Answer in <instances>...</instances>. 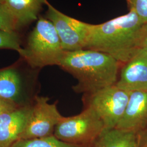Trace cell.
<instances>
[{
	"mask_svg": "<svg viewBox=\"0 0 147 147\" xmlns=\"http://www.w3.org/2000/svg\"><path fill=\"white\" fill-rule=\"evenodd\" d=\"M141 48L144 49L147 53V24L144 25L142 30Z\"/></svg>",
	"mask_w": 147,
	"mask_h": 147,
	"instance_id": "19",
	"label": "cell"
},
{
	"mask_svg": "<svg viewBox=\"0 0 147 147\" xmlns=\"http://www.w3.org/2000/svg\"><path fill=\"white\" fill-rule=\"evenodd\" d=\"M129 11H132L144 24H147V0H126Z\"/></svg>",
	"mask_w": 147,
	"mask_h": 147,
	"instance_id": "16",
	"label": "cell"
},
{
	"mask_svg": "<svg viewBox=\"0 0 147 147\" xmlns=\"http://www.w3.org/2000/svg\"><path fill=\"white\" fill-rule=\"evenodd\" d=\"M0 30L7 31L16 32L14 22L1 4L0 5Z\"/></svg>",
	"mask_w": 147,
	"mask_h": 147,
	"instance_id": "17",
	"label": "cell"
},
{
	"mask_svg": "<svg viewBox=\"0 0 147 147\" xmlns=\"http://www.w3.org/2000/svg\"><path fill=\"white\" fill-rule=\"evenodd\" d=\"M130 92L116 84L88 94V105L99 116L105 129L116 128L125 110Z\"/></svg>",
	"mask_w": 147,
	"mask_h": 147,
	"instance_id": "5",
	"label": "cell"
},
{
	"mask_svg": "<svg viewBox=\"0 0 147 147\" xmlns=\"http://www.w3.org/2000/svg\"><path fill=\"white\" fill-rule=\"evenodd\" d=\"M140 132L117 128L105 129L93 142V147H138Z\"/></svg>",
	"mask_w": 147,
	"mask_h": 147,
	"instance_id": "12",
	"label": "cell"
},
{
	"mask_svg": "<svg viewBox=\"0 0 147 147\" xmlns=\"http://www.w3.org/2000/svg\"><path fill=\"white\" fill-rule=\"evenodd\" d=\"M4 1V0H0V5L2 3V2Z\"/></svg>",
	"mask_w": 147,
	"mask_h": 147,
	"instance_id": "21",
	"label": "cell"
},
{
	"mask_svg": "<svg viewBox=\"0 0 147 147\" xmlns=\"http://www.w3.org/2000/svg\"><path fill=\"white\" fill-rule=\"evenodd\" d=\"M21 42L19 32L0 30V49L14 50L19 53L22 48Z\"/></svg>",
	"mask_w": 147,
	"mask_h": 147,
	"instance_id": "15",
	"label": "cell"
},
{
	"mask_svg": "<svg viewBox=\"0 0 147 147\" xmlns=\"http://www.w3.org/2000/svg\"><path fill=\"white\" fill-rule=\"evenodd\" d=\"M33 106L24 105L0 116V147H11L20 139L31 117Z\"/></svg>",
	"mask_w": 147,
	"mask_h": 147,
	"instance_id": "10",
	"label": "cell"
},
{
	"mask_svg": "<svg viewBox=\"0 0 147 147\" xmlns=\"http://www.w3.org/2000/svg\"><path fill=\"white\" fill-rule=\"evenodd\" d=\"M46 96L35 97L31 116L20 139H33L53 135L55 127L63 118L56 103L50 104Z\"/></svg>",
	"mask_w": 147,
	"mask_h": 147,
	"instance_id": "7",
	"label": "cell"
},
{
	"mask_svg": "<svg viewBox=\"0 0 147 147\" xmlns=\"http://www.w3.org/2000/svg\"><path fill=\"white\" fill-rule=\"evenodd\" d=\"M147 125V90L130 92L124 114L116 128L140 132Z\"/></svg>",
	"mask_w": 147,
	"mask_h": 147,
	"instance_id": "9",
	"label": "cell"
},
{
	"mask_svg": "<svg viewBox=\"0 0 147 147\" xmlns=\"http://www.w3.org/2000/svg\"><path fill=\"white\" fill-rule=\"evenodd\" d=\"M105 129L99 116L88 106L78 115L63 117L55 127L53 135L63 142L84 146L93 143Z\"/></svg>",
	"mask_w": 147,
	"mask_h": 147,
	"instance_id": "4",
	"label": "cell"
},
{
	"mask_svg": "<svg viewBox=\"0 0 147 147\" xmlns=\"http://www.w3.org/2000/svg\"><path fill=\"white\" fill-rule=\"evenodd\" d=\"M121 64L116 86L129 92L147 90V52L140 48Z\"/></svg>",
	"mask_w": 147,
	"mask_h": 147,
	"instance_id": "8",
	"label": "cell"
},
{
	"mask_svg": "<svg viewBox=\"0 0 147 147\" xmlns=\"http://www.w3.org/2000/svg\"><path fill=\"white\" fill-rule=\"evenodd\" d=\"M45 18L53 23L65 51L85 49L91 24L77 20L58 11L49 2Z\"/></svg>",
	"mask_w": 147,
	"mask_h": 147,
	"instance_id": "6",
	"label": "cell"
},
{
	"mask_svg": "<svg viewBox=\"0 0 147 147\" xmlns=\"http://www.w3.org/2000/svg\"><path fill=\"white\" fill-rule=\"evenodd\" d=\"M140 144L138 147H147V130L142 134L140 132Z\"/></svg>",
	"mask_w": 147,
	"mask_h": 147,
	"instance_id": "20",
	"label": "cell"
},
{
	"mask_svg": "<svg viewBox=\"0 0 147 147\" xmlns=\"http://www.w3.org/2000/svg\"><path fill=\"white\" fill-rule=\"evenodd\" d=\"M47 2V0H4L1 5L19 32L37 21L43 5Z\"/></svg>",
	"mask_w": 147,
	"mask_h": 147,
	"instance_id": "11",
	"label": "cell"
},
{
	"mask_svg": "<svg viewBox=\"0 0 147 147\" xmlns=\"http://www.w3.org/2000/svg\"><path fill=\"white\" fill-rule=\"evenodd\" d=\"M144 25L132 11L102 24H91L85 49L107 53L125 63L141 48Z\"/></svg>",
	"mask_w": 147,
	"mask_h": 147,
	"instance_id": "1",
	"label": "cell"
},
{
	"mask_svg": "<svg viewBox=\"0 0 147 147\" xmlns=\"http://www.w3.org/2000/svg\"><path fill=\"white\" fill-rule=\"evenodd\" d=\"M121 64L107 53L82 49L65 51L58 66L77 80L75 92L90 94L116 84Z\"/></svg>",
	"mask_w": 147,
	"mask_h": 147,
	"instance_id": "2",
	"label": "cell"
},
{
	"mask_svg": "<svg viewBox=\"0 0 147 147\" xmlns=\"http://www.w3.org/2000/svg\"><path fill=\"white\" fill-rule=\"evenodd\" d=\"M23 106L11 100L0 98V116L17 110Z\"/></svg>",
	"mask_w": 147,
	"mask_h": 147,
	"instance_id": "18",
	"label": "cell"
},
{
	"mask_svg": "<svg viewBox=\"0 0 147 147\" xmlns=\"http://www.w3.org/2000/svg\"><path fill=\"white\" fill-rule=\"evenodd\" d=\"M22 92L21 74L16 67L11 66L0 70V98L21 105L20 101Z\"/></svg>",
	"mask_w": 147,
	"mask_h": 147,
	"instance_id": "13",
	"label": "cell"
},
{
	"mask_svg": "<svg viewBox=\"0 0 147 147\" xmlns=\"http://www.w3.org/2000/svg\"><path fill=\"white\" fill-rule=\"evenodd\" d=\"M11 147H84L59 140L54 135L33 139H19Z\"/></svg>",
	"mask_w": 147,
	"mask_h": 147,
	"instance_id": "14",
	"label": "cell"
},
{
	"mask_svg": "<svg viewBox=\"0 0 147 147\" xmlns=\"http://www.w3.org/2000/svg\"><path fill=\"white\" fill-rule=\"evenodd\" d=\"M64 52L53 23L45 17L39 16L25 47L19 53L32 68H41L59 65Z\"/></svg>",
	"mask_w": 147,
	"mask_h": 147,
	"instance_id": "3",
	"label": "cell"
}]
</instances>
